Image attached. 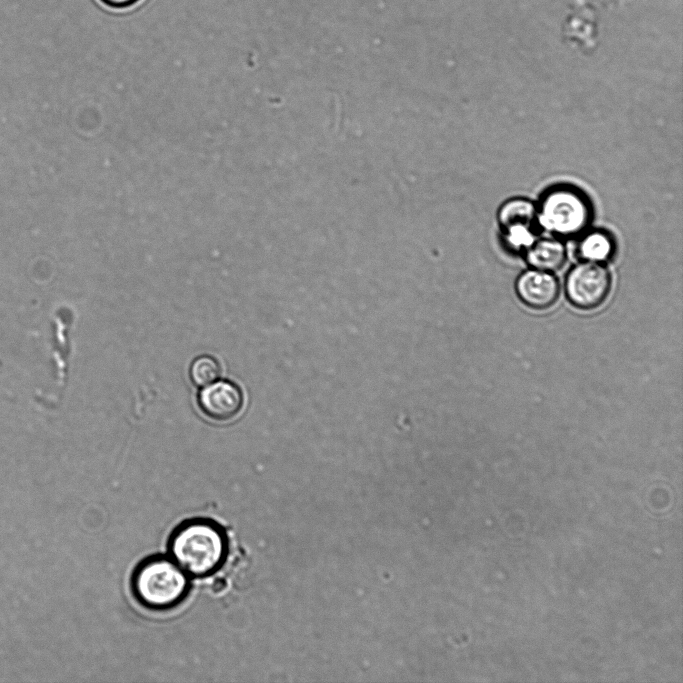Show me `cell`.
<instances>
[{"instance_id":"cell-1","label":"cell","mask_w":683,"mask_h":683,"mask_svg":"<svg viewBox=\"0 0 683 683\" xmlns=\"http://www.w3.org/2000/svg\"><path fill=\"white\" fill-rule=\"evenodd\" d=\"M169 557L190 577H206L216 572L228 553L224 529L208 518L181 522L168 539Z\"/></svg>"},{"instance_id":"cell-2","label":"cell","mask_w":683,"mask_h":683,"mask_svg":"<svg viewBox=\"0 0 683 683\" xmlns=\"http://www.w3.org/2000/svg\"><path fill=\"white\" fill-rule=\"evenodd\" d=\"M190 576L169 556L154 555L141 561L131 576L136 600L151 610L176 607L190 590Z\"/></svg>"},{"instance_id":"cell-3","label":"cell","mask_w":683,"mask_h":683,"mask_svg":"<svg viewBox=\"0 0 683 683\" xmlns=\"http://www.w3.org/2000/svg\"><path fill=\"white\" fill-rule=\"evenodd\" d=\"M537 205L538 226L557 237L584 233L592 221V205L579 189L558 185L545 191Z\"/></svg>"},{"instance_id":"cell-4","label":"cell","mask_w":683,"mask_h":683,"mask_svg":"<svg viewBox=\"0 0 683 683\" xmlns=\"http://www.w3.org/2000/svg\"><path fill=\"white\" fill-rule=\"evenodd\" d=\"M611 286L609 270L602 263L590 261H583L572 267L565 281L569 301L582 310H591L602 305Z\"/></svg>"},{"instance_id":"cell-5","label":"cell","mask_w":683,"mask_h":683,"mask_svg":"<svg viewBox=\"0 0 683 683\" xmlns=\"http://www.w3.org/2000/svg\"><path fill=\"white\" fill-rule=\"evenodd\" d=\"M497 222L509 249L526 250L537 239V205L528 198L512 197L503 202L497 212Z\"/></svg>"},{"instance_id":"cell-6","label":"cell","mask_w":683,"mask_h":683,"mask_svg":"<svg viewBox=\"0 0 683 683\" xmlns=\"http://www.w3.org/2000/svg\"><path fill=\"white\" fill-rule=\"evenodd\" d=\"M197 404L207 418L227 422L237 417L244 406V395L238 385L222 380L215 381L199 392Z\"/></svg>"},{"instance_id":"cell-7","label":"cell","mask_w":683,"mask_h":683,"mask_svg":"<svg viewBox=\"0 0 683 683\" xmlns=\"http://www.w3.org/2000/svg\"><path fill=\"white\" fill-rule=\"evenodd\" d=\"M516 292L524 304L533 309L543 310L557 301L560 286L551 272L530 269L518 277Z\"/></svg>"},{"instance_id":"cell-8","label":"cell","mask_w":683,"mask_h":683,"mask_svg":"<svg viewBox=\"0 0 683 683\" xmlns=\"http://www.w3.org/2000/svg\"><path fill=\"white\" fill-rule=\"evenodd\" d=\"M525 251L528 264L533 269L546 272L560 269L567 258L566 247L557 238L536 239Z\"/></svg>"},{"instance_id":"cell-9","label":"cell","mask_w":683,"mask_h":683,"mask_svg":"<svg viewBox=\"0 0 683 683\" xmlns=\"http://www.w3.org/2000/svg\"><path fill=\"white\" fill-rule=\"evenodd\" d=\"M580 236L578 254L584 261L602 263L613 255L615 244L608 232L595 229Z\"/></svg>"},{"instance_id":"cell-10","label":"cell","mask_w":683,"mask_h":683,"mask_svg":"<svg viewBox=\"0 0 683 683\" xmlns=\"http://www.w3.org/2000/svg\"><path fill=\"white\" fill-rule=\"evenodd\" d=\"M189 375L195 385L204 387L218 380L220 365L212 356L202 355L192 361Z\"/></svg>"},{"instance_id":"cell-11","label":"cell","mask_w":683,"mask_h":683,"mask_svg":"<svg viewBox=\"0 0 683 683\" xmlns=\"http://www.w3.org/2000/svg\"><path fill=\"white\" fill-rule=\"evenodd\" d=\"M110 8L123 9L136 4L139 0H100Z\"/></svg>"}]
</instances>
